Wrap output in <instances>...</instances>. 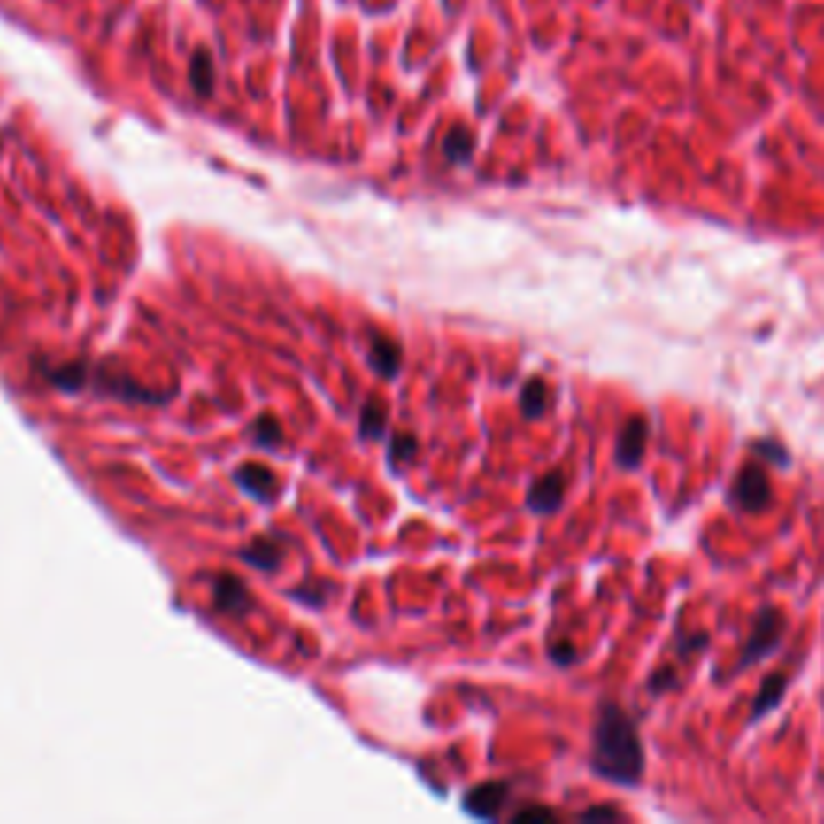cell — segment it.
<instances>
[{
    "label": "cell",
    "mask_w": 824,
    "mask_h": 824,
    "mask_svg": "<svg viewBox=\"0 0 824 824\" xmlns=\"http://www.w3.org/2000/svg\"><path fill=\"white\" fill-rule=\"evenodd\" d=\"M593 773L619 786H635L644 773V751L631 718L605 702L593 728Z\"/></svg>",
    "instance_id": "1"
},
{
    "label": "cell",
    "mask_w": 824,
    "mask_h": 824,
    "mask_svg": "<svg viewBox=\"0 0 824 824\" xmlns=\"http://www.w3.org/2000/svg\"><path fill=\"white\" fill-rule=\"evenodd\" d=\"M780 638H782L780 612L763 609L760 615L753 619V628H751V635H747V647H744L741 664H753V660H763L766 654H773V647L780 644Z\"/></svg>",
    "instance_id": "2"
},
{
    "label": "cell",
    "mask_w": 824,
    "mask_h": 824,
    "mask_svg": "<svg viewBox=\"0 0 824 824\" xmlns=\"http://www.w3.org/2000/svg\"><path fill=\"white\" fill-rule=\"evenodd\" d=\"M731 499H735L744 512H760L770 503V480H766V470L757 467V464H747L741 474H737L735 487H731Z\"/></svg>",
    "instance_id": "3"
},
{
    "label": "cell",
    "mask_w": 824,
    "mask_h": 824,
    "mask_svg": "<svg viewBox=\"0 0 824 824\" xmlns=\"http://www.w3.org/2000/svg\"><path fill=\"white\" fill-rule=\"evenodd\" d=\"M644 444H647V422L644 419H628L619 432V448H615V458H619L621 467H638V461L644 458Z\"/></svg>",
    "instance_id": "4"
},
{
    "label": "cell",
    "mask_w": 824,
    "mask_h": 824,
    "mask_svg": "<svg viewBox=\"0 0 824 824\" xmlns=\"http://www.w3.org/2000/svg\"><path fill=\"white\" fill-rule=\"evenodd\" d=\"M560 503H564V477L560 474H544L528 489V509L538 515L554 512V509H560Z\"/></svg>",
    "instance_id": "5"
},
{
    "label": "cell",
    "mask_w": 824,
    "mask_h": 824,
    "mask_svg": "<svg viewBox=\"0 0 824 824\" xmlns=\"http://www.w3.org/2000/svg\"><path fill=\"white\" fill-rule=\"evenodd\" d=\"M505 792H509V789H505L503 782H483V786L470 789L467 802H464V805H467L470 815L497 818L499 808H503V802H505Z\"/></svg>",
    "instance_id": "6"
},
{
    "label": "cell",
    "mask_w": 824,
    "mask_h": 824,
    "mask_svg": "<svg viewBox=\"0 0 824 824\" xmlns=\"http://www.w3.org/2000/svg\"><path fill=\"white\" fill-rule=\"evenodd\" d=\"M216 605L229 615H239V612L249 609V589L235 580V576H219L216 583Z\"/></svg>",
    "instance_id": "7"
},
{
    "label": "cell",
    "mask_w": 824,
    "mask_h": 824,
    "mask_svg": "<svg viewBox=\"0 0 824 824\" xmlns=\"http://www.w3.org/2000/svg\"><path fill=\"white\" fill-rule=\"evenodd\" d=\"M235 480H239L242 487L249 489L255 499H265V503H267V499L274 497V487H277L274 474H271V470H265V467H258V464L242 467L239 474H235Z\"/></svg>",
    "instance_id": "8"
},
{
    "label": "cell",
    "mask_w": 824,
    "mask_h": 824,
    "mask_svg": "<svg viewBox=\"0 0 824 824\" xmlns=\"http://www.w3.org/2000/svg\"><path fill=\"white\" fill-rule=\"evenodd\" d=\"M782 689H786V676H782V674H773V676H766V680H763L760 696H757V702H753V712H751L753 721H760V718L766 715V712H770L776 702H780Z\"/></svg>",
    "instance_id": "9"
},
{
    "label": "cell",
    "mask_w": 824,
    "mask_h": 824,
    "mask_svg": "<svg viewBox=\"0 0 824 824\" xmlns=\"http://www.w3.org/2000/svg\"><path fill=\"white\" fill-rule=\"evenodd\" d=\"M242 558L249 560V564H255L258 570H271L281 564V558H284V551H281V544L277 541H267V538H258L255 544H251Z\"/></svg>",
    "instance_id": "10"
},
{
    "label": "cell",
    "mask_w": 824,
    "mask_h": 824,
    "mask_svg": "<svg viewBox=\"0 0 824 824\" xmlns=\"http://www.w3.org/2000/svg\"><path fill=\"white\" fill-rule=\"evenodd\" d=\"M190 84H194V90L200 97H210V90H213V62H210V52H206V49H200V52L194 55Z\"/></svg>",
    "instance_id": "11"
},
{
    "label": "cell",
    "mask_w": 824,
    "mask_h": 824,
    "mask_svg": "<svg viewBox=\"0 0 824 824\" xmlns=\"http://www.w3.org/2000/svg\"><path fill=\"white\" fill-rule=\"evenodd\" d=\"M397 361H399L397 345H390V342H383V338H373L371 364L383 373V377H393V373H397Z\"/></svg>",
    "instance_id": "12"
},
{
    "label": "cell",
    "mask_w": 824,
    "mask_h": 824,
    "mask_svg": "<svg viewBox=\"0 0 824 824\" xmlns=\"http://www.w3.org/2000/svg\"><path fill=\"white\" fill-rule=\"evenodd\" d=\"M544 406H548V387H544V381H528L522 390V412L535 419L544 412Z\"/></svg>",
    "instance_id": "13"
},
{
    "label": "cell",
    "mask_w": 824,
    "mask_h": 824,
    "mask_svg": "<svg viewBox=\"0 0 824 824\" xmlns=\"http://www.w3.org/2000/svg\"><path fill=\"white\" fill-rule=\"evenodd\" d=\"M470 151H474V135L467 129H451L448 139H444V155L451 161H458V165H464L470 158Z\"/></svg>",
    "instance_id": "14"
},
{
    "label": "cell",
    "mask_w": 824,
    "mask_h": 824,
    "mask_svg": "<svg viewBox=\"0 0 824 824\" xmlns=\"http://www.w3.org/2000/svg\"><path fill=\"white\" fill-rule=\"evenodd\" d=\"M361 432L367 435V438H381L383 435V409L377 406V403H367V406H364Z\"/></svg>",
    "instance_id": "15"
},
{
    "label": "cell",
    "mask_w": 824,
    "mask_h": 824,
    "mask_svg": "<svg viewBox=\"0 0 824 824\" xmlns=\"http://www.w3.org/2000/svg\"><path fill=\"white\" fill-rule=\"evenodd\" d=\"M251 432H255V442H258V444H277V442H281V426H277V422H274L271 416L258 419Z\"/></svg>",
    "instance_id": "16"
},
{
    "label": "cell",
    "mask_w": 824,
    "mask_h": 824,
    "mask_svg": "<svg viewBox=\"0 0 824 824\" xmlns=\"http://www.w3.org/2000/svg\"><path fill=\"white\" fill-rule=\"evenodd\" d=\"M412 451H416L412 435H399V442H393V448H390V458H393V461H406Z\"/></svg>",
    "instance_id": "17"
},
{
    "label": "cell",
    "mask_w": 824,
    "mask_h": 824,
    "mask_svg": "<svg viewBox=\"0 0 824 824\" xmlns=\"http://www.w3.org/2000/svg\"><path fill=\"white\" fill-rule=\"evenodd\" d=\"M753 451H763L766 458H776L780 464H786L789 461V454H786V448H780L776 442H757L753 444Z\"/></svg>",
    "instance_id": "18"
},
{
    "label": "cell",
    "mask_w": 824,
    "mask_h": 824,
    "mask_svg": "<svg viewBox=\"0 0 824 824\" xmlns=\"http://www.w3.org/2000/svg\"><path fill=\"white\" fill-rule=\"evenodd\" d=\"M81 377H84V371H81V367H74V371H58V373H52V381H55V383H65L68 390L81 387Z\"/></svg>",
    "instance_id": "19"
},
{
    "label": "cell",
    "mask_w": 824,
    "mask_h": 824,
    "mask_svg": "<svg viewBox=\"0 0 824 824\" xmlns=\"http://www.w3.org/2000/svg\"><path fill=\"white\" fill-rule=\"evenodd\" d=\"M583 818H589V821H593V818H619V812H615V808H609V805H605V808H586Z\"/></svg>",
    "instance_id": "20"
},
{
    "label": "cell",
    "mask_w": 824,
    "mask_h": 824,
    "mask_svg": "<svg viewBox=\"0 0 824 824\" xmlns=\"http://www.w3.org/2000/svg\"><path fill=\"white\" fill-rule=\"evenodd\" d=\"M551 657H554L558 664H570V660H574L576 654H574V647L564 644V647H554V651H551Z\"/></svg>",
    "instance_id": "21"
},
{
    "label": "cell",
    "mask_w": 824,
    "mask_h": 824,
    "mask_svg": "<svg viewBox=\"0 0 824 824\" xmlns=\"http://www.w3.org/2000/svg\"><path fill=\"white\" fill-rule=\"evenodd\" d=\"M515 818H519V821H522V818H551V812L548 808H525V812H519Z\"/></svg>",
    "instance_id": "22"
}]
</instances>
